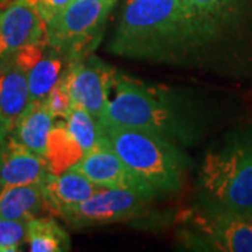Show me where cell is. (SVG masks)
Here are the masks:
<instances>
[{"instance_id": "obj_1", "label": "cell", "mask_w": 252, "mask_h": 252, "mask_svg": "<svg viewBox=\"0 0 252 252\" xmlns=\"http://www.w3.org/2000/svg\"><path fill=\"white\" fill-rule=\"evenodd\" d=\"M101 125L143 129L187 147L200 136L203 124L200 112L178 93L115 73Z\"/></svg>"}, {"instance_id": "obj_6", "label": "cell", "mask_w": 252, "mask_h": 252, "mask_svg": "<svg viewBox=\"0 0 252 252\" xmlns=\"http://www.w3.org/2000/svg\"><path fill=\"white\" fill-rule=\"evenodd\" d=\"M251 0H182L196 54L224 45L240 34L250 16Z\"/></svg>"}, {"instance_id": "obj_25", "label": "cell", "mask_w": 252, "mask_h": 252, "mask_svg": "<svg viewBox=\"0 0 252 252\" xmlns=\"http://www.w3.org/2000/svg\"><path fill=\"white\" fill-rule=\"evenodd\" d=\"M1 1H3V3H6V1H9V0H1Z\"/></svg>"}, {"instance_id": "obj_16", "label": "cell", "mask_w": 252, "mask_h": 252, "mask_svg": "<svg viewBox=\"0 0 252 252\" xmlns=\"http://www.w3.org/2000/svg\"><path fill=\"white\" fill-rule=\"evenodd\" d=\"M55 121L44 101H31L9 136L28 150L45 157L48 137Z\"/></svg>"}, {"instance_id": "obj_12", "label": "cell", "mask_w": 252, "mask_h": 252, "mask_svg": "<svg viewBox=\"0 0 252 252\" xmlns=\"http://www.w3.org/2000/svg\"><path fill=\"white\" fill-rule=\"evenodd\" d=\"M48 174V165L42 156L28 150L11 136L0 143V188L44 182Z\"/></svg>"}, {"instance_id": "obj_23", "label": "cell", "mask_w": 252, "mask_h": 252, "mask_svg": "<svg viewBox=\"0 0 252 252\" xmlns=\"http://www.w3.org/2000/svg\"><path fill=\"white\" fill-rule=\"evenodd\" d=\"M46 24L73 0H32Z\"/></svg>"}, {"instance_id": "obj_13", "label": "cell", "mask_w": 252, "mask_h": 252, "mask_svg": "<svg viewBox=\"0 0 252 252\" xmlns=\"http://www.w3.org/2000/svg\"><path fill=\"white\" fill-rule=\"evenodd\" d=\"M99 189L101 187L74 168H67L61 174L49 172L44 181L46 210L58 216L63 210L91 198Z\"/></svg>"}, {"instance_id": "obj_21", "label": "cell", "mask_w": 252, "mask_h": 252, "mask_svg": "<svg viewBox=\"0 0 252 252\" xmlns=\"http://www.w3.org/2000/svg\"><path fill=\"white\" fill-rule=\"evenodd\" d=\"M26 221L0 219V252H14L26 243Z\"/></svg>"}, {"instance_id": "obj_11", "label": "cell", "mask_w": 252, "mask_h": 252, "mask_svg": "<svg viewBox=\"0 0 252 252\" xmlns=\"http://www.w3.org/2000/svg\"><path fill=\"white\" fill-rule=\"evenodd\" d=\"M70 168L80 171L101 188L129 189L152 199L157 196V192L149 184L137 178L126 167L125 162L109 147L104 136L94 150L84 154Z\"/></svg>"}, {"instance_id": "obj_3", "label": "cell", "mask_w": 252, "mask_h": 252, "mask_svg": "<svg viewBox=\"0 0 252 252\" xmlns=\"http://www.w3.org/2000/svg\"><path fill=\"white\" fill-rule=\"evenodd\" d=\"M199 185L203 199L252 216V125L227 133L207 150Z\"/></svg>"}, {"instance_id": "obj_20", "label": "cell", "mask_w": 252, "mask_h": 252, "mask_svg": "<svg viewBox=\"0 0 252 252\" xmlns=\"http://www.w3.org/2000/svg\"><path fill=\"white\" fill-rule=\"evenodd\" d=\"M63 122L84 154L94 150L101 143L102 139L101 122L93 117L89 111H86L79 105H73L69 114L63 118Z\"/></svg>"}, {"instance_id": "obj_14", "label": "cell", "mask_w": 252, "mask_h": 252, "mask_svg": "<svg viewBox=\"0 0 252 252\" xmlns=\"http://www.w3.org/2000/svg\"><path fill=\"white\" fill-rule=\"evenodd\" d=\"M30 102L27 72L11 58L0 63V115L9 135Z\"/></svg>"}, {"instance_id": "obj_2", "label": "cell", "mask_w": 252, "mask_h": 252, "mask_svg": "<svg viewBox=\"0 0 252 252\" xmlns=\"http://www.w3.org/2000/svg\"><path fill=\"white\" fill-rule=\"evenodd\" d=\"M108 45L111 54L150 62L198 56L182 0H127Z\"/></svg>"}, {"instance_id": "obj_15", "label": "cell", "mask_w": 252, "mask_h": 252, "mask_svg": "<svg viewBox=\"0 0 252 252\" xmlns=\"http://www.w3.org/2000/svg\"><path fill=\"white\" fill-rule=\"evenodd\" d=\"M44 210H46L44 182L0 188V219L27 223L34 217H39Z\"/></svg>"}, {"instance_id": "obj_22", "label": "cell", "mask_w": 252, "mask_h": 252, "mask_svg": "<svg viewBox=\"0 0 252 252\" xmlns=\"http://www.w3.org/2000/svg\"><path fill=\"white\" fill-rule=\"evenodd\" d=\"M44 102H45L46 108L49 109V112L55 117V119H63L69 114V111L73 107V102L62 77L51 90V93L46 95Z\"/></svg>"}, {"instance_id": "obj_4", "label": "cell", "mask_w": 252, "mask_h": 252, "mask_svg": "<svg viewBox=\"0 0 252 252\" xmlns=\"http://www.w3.org/2000/svg\"><path fill=\"white\" fill-rule=\"evenodd\" d=\"M109 147L137 178L160 193L178 192L187 158L180 146L149 130L119 125H101Z\"/></svg>"}, {"instance_id": "obj_19", "label": "cell", "mask_w": 252, "mask_h": 252, "mask_svg": "<svg viewBox=\"0 0 252 252\" xmlns=\"http://www.w3.org/2000/svg\"><path fill=\"white\" fill-rule=\"evenodd\" d=\"M51 48V46H49ZM62 55L54 48L36 61L27 72L31 101H44L62 77Z\"/></svg>"}, {"instance_id": "obj_10", "label": "cell", "mask_w": 252, "mask_h": 252, "mask_svg": "<svg viewBox=\"0 0 252 252\" xmlns=\"http://www.w3.org/2000/svg\"><path fill=\"white\" fill-rule=\"evenodd\" d=\"M46 42V23L32 0H11L0 10V63L21 48Z\"/></svg>"}, {"instance_id": "obj_9", "label": "cell", "mask_w": 252, "mask_h": 252, "mask_svg": "<svg viewBox=\"0 0 252 252\" xmlns=\"http://www.w3.org/2000/svg\"><path fill=\"white\" fill-rule=\"evenodd\" d=\"M115 73L101 61L90 58L86 62L73 61L62 80L69 91L73 105L89 111L101 122L108 102L109 90Z\"/></svg>"}, {"instance_id": "obj_18", "label": "cell", "mask_w": 252, "mask_h": 252, "mask_svg": "<svg viewBox=\"0 0 252 252\" xmlns=\"http://www.w3.org/2000/svg\"><path fill=\"white\" fill-rule=\"evenodd\" d=\"M26 243L31 252H64L70 250V238L52 217H34L27 221Z\"/></svg>"}, {"instance_id": "obj_5", "label": "cell", "mask_w": 252, "mask_h": 252, "mask_svg": "<svg viewBox=\"0 0 252 252\" xmlns=\"http://www.w3.org/2000/svg\"><path fill=\"white\" fill-rule=\"evenodd\" d=\"M178 238L189 250L252 252V216L206 199L187 210Z\"/></svg>"}, {"instance_id": "obj_17", "label": "cell", "mask_w": 252, "mask_h": 252, "mask_svg": "<svg viewBox=\"0 0 252 252\" xmlns=\"http://www.w3.org/2000/svg\"><path fill=\"white\" fill-rule=\"evenodd\" d=\"M84 156L80 146L69 133L63 119L55 122L48 137L45 161L51 174H61L73 167Z\"/></svg>"}, {"instance_id": "obj_26", "label": "cell", "mask_w": 252, "mask_h": 252, "mask_svg": "<svg viewBox=\"0 0 252 252\" xmlns=\"http://www.w3.org/2000/svg\"><path fill=\"white\" fill-rule=\"evenodd\" d=\"M114 1H115V0H114Z\"/></svg>"}, {"instance_id": "obj_7", "label": "cell", "mask_w": 252, "mask_h": 252, "mask_svg": "<svg viewBox=\"0 0 252 252\" xmlns=\"http://www.w3.org/2000/svg\"><path fill=\"white\" fill-rule=\"evenodd\" d=\"M114 0H73L46 24V42L76 61L104 26Z\"/></svg>"}, {"instance_id": "obj_24", "label": "cell", "mask_w": 252, "mask_h": 252, "mask_svg": "<svg viewBox=\"0 0 252 252\" xmlns=\"http://www.w3.org/2000/svg\"><path fill=\"white\" fill-rule=\"evenodd\" d=\"M7 137H9V133H7L6 127L3 125V119H1V115H0V143H1L3 140H6Z\"/></svg>"}, {"instance_id": "obj_8", "label": "cell", "mask_w": 252, "mask_h": 252, "mask_svg": "<svg viewBox=\"0 0 252 252\" xmlns=\"http://www.w3.org/2000/svg\"><path fill=\"white\" fill-rule=\"evenodd\" d=\"M153 199L129 189L101 188L91 198L61 212L73 227L115 224L144 216Z\"/></svg>"}]
</instances>
